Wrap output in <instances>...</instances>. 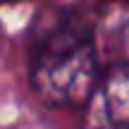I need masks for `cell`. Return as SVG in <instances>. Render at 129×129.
Here are the masks:
<instances>
[{
	"instance_id": "1",
	"label": "cell",
	"mask_w": 129,
	"mask_h": 129,
	"mask_svg": "<svg viewBox=\"0 0 129 129\" xmlns=\"http://www.w3.org/2000/svg\"><path fill=\"white\" fill-rule=\"evenodd\" d=\"M96 81L93 41L84 19L62 17L38 36L31 55V86L43 103L79 105Z\"/></svg>"
},
{
	"instance_id": "2",
	"label": "cell",
	"mask_w": 129,
	"mask_h": 129,
	"mask_svg": "<svg viewBox=\"0 0 129 129\" xmlns=\"http://www.w3.org/2000/svg\"><path fill=\"white\" fill-rule=\"evenodd\" d=\"M110 129H129V64L112 69L103 86Z\"/></svg>"
},
{
	"instance_id": "3",
	"label": "cell",
	"mask_w": 129,
	"mask_h": 129,
	"mask_svg": "<svg viewBox=\"0 0 129 129\" xmlns=\"http://www.w3.org/2000/svg\"><path fill=\"white\" fill-rule=\"evenodd\" d=\"M5 3H19V0H0V5H5Z\"/></svg>"
}]
</instances>
